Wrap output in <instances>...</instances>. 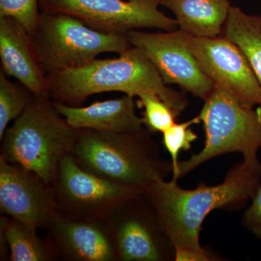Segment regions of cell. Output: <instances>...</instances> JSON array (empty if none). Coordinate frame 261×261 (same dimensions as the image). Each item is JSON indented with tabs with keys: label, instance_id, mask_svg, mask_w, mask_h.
Returning <instances> with one entry per match:
<instances>
[{
	"label": "cell",
	"instance_id": "cell-24",
	"mask_svg": "<svg viewBox=\"0 0 261 261\" xmlns=\"http://www.w3.org/2000/svg\"><path fill=\"white\" fill-rule=\"evenodd\" d=\"M212 257L205 249L197 250L190 247H176L175 261H209Z\"/></svg>",
	"mask_w": 261,
	"mask_h": 261
},
{
	"label": "cell",
	"instance_id": "cell-15",
	"mask_svg": "<svg viewBox=\"0 0 261 261\" xmlns=\"http://www.w3.org/2000/svg\"><path fill=\"white\" fill-rule=\"evenodd\" d=\"M53 104L75 129L123 133L145 128L143 119L136 113L135 97L126 94L117 99L95 102L86 107H73L56 102Z\"/></svg>",
	"mask_w": 261,
	"mask_h": 261
},
{
	"label": "cell",
	"instance_id": "cell-11",
	"mask_svg": "<svg viewBox=\"0 0 261 261\" xmlns=\"http://www.w3.org/2000/svg\"><path fill=\"white\" fill-rule=\"evenodd\" d=\"M189 47L204 73L247 107L260 106L261 89L253 70L240 48L225 36H190Z\"/></svg>",
	"mask_w": 261,
	"mask_h": 261
},
{
	"label": "cell",
	"instance_id": "cell-6",
	"mask_svg": "<svg viewBox=\"0 0 261 261\" xmlns=\"http://www.w3.org/2000/svg\"><path fill=\"white\" fill-rule=\"evenodd\" d=\"M32 37L47 75L83 66L102 53L120 55L132 47L127 34L98 32L80 19L61 13H41Z\"/></svg>",
	"mask_w": 261,
	"mask_h": 261
},
{
	"label": "cell",
	"instance_id": "cell-10",
	"mask_svg": "<svg viewBox=\"0 0 261 261\" xmlns=\"http://www.w3.org/2000/svg\"><path fill=\"white\" fill-rule=\"evenodd\" d=\"M127 37L130 45L153 63L167 85L178 86L203 100L214 89V84L201 69L189 47L190 34L187 32L179 29L159 33L134 30Z\"/></svg>",
	"mask_w": 261,
	"mask_h": 261
},
{
	"label": "cell",
	"instance_id": "cell-16",
	"mask_svg": "<svg viewBox=\"0 0 261 261\" xmlns=\"http://www.w3.org/2000/svg\"><path fill=\"white\" fill-rule=\"evenodd\" d=\"M161 5L172 12L178 29L196 37L221 35L231 7L228 0H161Z\"/></svg>",
	"mask_w": 261,
	"mask_h": 261
},
{
	"label": "cell",
	"instance_id": "cell-21",
	"mask_svg": "<svg viewBox=\"0 0 261 261\" xmlns=\"http://www.w3.org/2000/svg\"><path fill=\"white\" fill-rule=\"evenodd\" d=\"M139 106L144 108V124L151 132H161L176 123L179 115L175 112L158 94L145 92L139 96Z\"/></svg>",
	"mask_w": 261,
	"mask_h": 261
},
{
	"label": "cell",
	"instance_id": "cell-17",
	"mask_svg": "<svg viewBox=\"0 0 261 261\" xmlns=\"http://www.w3.org/2000/svg\"><path fill=\"white\" fill-rule=\"evenodd\" d=\"M38 230L13 218H1V234L9 249L10 260L51 261L58 258L49 237L41 238Z\"/></svg>",
	"mask_w": 261,
	"mask_h": 261
},
{
	"label": "cell",
	"instance_id": "cell-5",
	"mask_svg": "<svg viewBox=\"0 0 261 261\" xmlns=\"http://www.w3.org/2000/svg\"><path fill=\"white\" fill-rule=\"evenodd\" d=\"M205 132L204 147L179 161L178 179L222 154L239 152L243 159L257 157L261 147V107L244 106L224 89L215 86L198 115Z\"/></svg>",
	"mask_w": 261,
	"mask_h": 261
},
{
	"label": "cell",
	"instance_id": "cell-8",
	"mask_svg": "<svg viewBox=\"0 0 261 261\" xmlns=\"http://www.w3.org/2000/svg\"><path fill=\"white\" fill-rule=\"evenodd\" d=\"M161 0H40L41 13H61L80 19L91 29L107 34L154 29L172 32L176 19L159 9Z\"/></svg>",
	"mask_w": 261,
	"mask_h": 261
},
{
	"label": "cell",
	"instance_id": "cell-12",
	"mask_svg": "<svg viewBox=\"0 0 261 261\" xmlns=\"http://www.w3.org/2000/svg\"><path fill=\"white\" fill-rule=\"evenodd\" d=\"M0 209L8 217L47 229L56 216L51 187L36 173L0 156Z\"/></svg>",
	"mask_w": 261,
	"mask_h": 261
},
{
	"label": "cell",
	"instance_id": "cell-23",
	"mask_svg": "<svg viewBox=\"0 0 261 261\" xmlns=\"http://www.w3.org/2000/svg\"><path fill=\"white\" fill-rule=\"evenodd\" d=\"M242 224L254 236L261 239V183L252 197V204L244 213Z\"/></svg>",
	"mask_w": 261,
	"mask_h": 261
},
{
	"label": "cell",
	"instance_id": "cell-19",
	"mask_svg": "<svg viewBox=\"0 0 261 261\" xmlns=\"http://www.w3.org/2000/svg\"><path fill=\"white\" fill-rule=\"evenodd\" d=\"M33 97L34 94L25 86L10 80L0 70V140L8 124L23 113Z\"/></svg>",
	"mask_w": 261,
	"mask_h": 261
},
{
	"label": "cell",
	"instance_id": "cell-13",
	"mask_svg": "<svg viewBox=\"0 0 261 261\" xmlns=\"http://www.w3.org/2000/svg\"><path fill=\"white\" fill-rule=\"evenodd\" d=\"M47 230L58 257L63 260L118 261L107 219H75L57 214Z\"/></svg>",
	"mask_w": 261,
	"mask_h": 261
},
{
	"label": "cell",
	"instance_id": "cell-1",
	"mask_svg": "<svg viewBox=\"0 0 261 261\" xmlns=\"http://www.w3.org/2000/svg\"><path fill=\"white\" fill-rule=\"evenodd\" d=\"M177 182L159 178L146 188L145 194L175 248L202 250L200 235L204 220L216 209L241 205L252 199L261 183V163L257 157L243 159L215 186L200 183L186 190Z\"/></svg>",
	"mask_w": 261,
	"mask_h": 261
},
{
	"label": "cell",
	"instance_id": "cell-22",
	"mask_svg": "<svg viewBox=\"0 0 261 261\" xmlns=\"http://www.w3.org/2000/svg\"><path fill=\"white\" fill-rule=\"evenodd\" d=\"M40 0H0V18L9 17L20 22L31 36L37 28Z\"/></svg>",
	"mask_w": 261,
	"mask_h": 261
},
{
	"label": "cell",
	"instance_id": "cell-4",
	"mask_svg": "<svg viewBox=\"0 0 261 261\" xmlns=\"http://www.w3.org/2000/svg\"><path fill=\"white\" fill-rule=\"evenodd\" d=\"M77 129L57 111L49 97H33L23 113L5 130L1 154L50 185L62 160L70 154Z\"/></svg>",
	"mask_w": 261,
	"mask_h": 261
},
{
	"label": "cell",
	"instance_id": "cell-18",
	"mask_svg": "<svg viewBox=\"0 0 261 261\" xmlns=\"http://www.w3.org/2000/svg\"><path fill=\"white\" fill-rule=\"evenodd\" d=\"M223 35L243 51L261 89V15L247 14L238 7L231 6Z\"/></svg>",
	"mask_w": 261,
	"mask_h": 261
},
{
	"label": "cell",
	"instance_id": "cell-20",
	"mask_svg": "<svg viewBox=\"0 0 261 261\" xmlns=\"http://www.w3.org/2000/svg\"><path fill=\"white\" fill-rule=\"evenodd\" d=\"M200 123L199 116L194 117L189 121L175 123L163 133V145L170 154L172 163V179L178 181V155L181 151L190 150L192 144L198 138V135L193 132L192 126Z\"/></svg>",
	"mask_w": 261,
	"mask_h": 261
},
{
	"label": "cell",
	"instance_id": "cell-3",
	"mask_svg": "<svg viewBox=\"0 0 261 261\" xmlns=\"http://www.w3.org/2000/svg\"><path fill=\"white\" fill-rule=\"evenodd\" d=\"M70 155L89 172L110 181L145 190L172 173V163L144 128L137 132L77 129Z\"/></svg>",
	"mask_w": 261,
	"mask_h": 261
},
{
	"label": "cell",
	"instance_id": "cell-7",
	"mask_svg": "<svg viewBox=\"0 0 261 261\" xmlns=\"http://www.w3.org/2000/svg\"><path fill=\"white\" fill-rule=\"evenodd\" d=\"M49 186L57 214L75 219H107L125 201L145 192L86 171L70 154L62 160Z\"/></svg>",
	"mask_w": 261,
	"mask_h": 261
},
{
	"label": "cell",
	"instance_id": "cell-9",
	"mask_svg": "<svg viewBox=\"0 0 261 261\" xmlns=\"http://www.w3.org/2000/svg\"><path fill=\"white\" fill-rule=\"evenodd\" d=\"M107 220L118 261L174 260L175 247L145 192L125 201Z\"/></svg>",
	"mask_w": 261,
	"mask_h": 261
},
{
	"label": "cell",
	"instance_id": "cell-2",
	"mask_svg": "<svg viewBox=\"0 0 261 261\" xmlns=\"http://www.w3.org/2000/svg\"><path fill=\"white\" fill-rule=\"evenodd\" d=\"M51 101L80 107L88 97L103 92H120L132 97L153 92L178 115L186 108L183 94L163 82L157 68L145 54L132 47L108 59H95L83 66L48 74Z\"/></svg>",
	"mask_w": 261,
	"mask_h": 261
},
{
	"label": "cell",
	"instance_id": "cell-14",
	"mask_svg": "<svg viewBox=\"0 0 261 261\" xmlns=\"http://www.w3.org/2000/svg\"><path fill=\"white\" fill-rule=\"evenodd\" d=\"M2 70L25 86L34 96L49 97L47 76L32 36L13 18H0Z\"/></svg>",
	"mask_w": 261,
	"mask_h": 261
}]
</instances>
